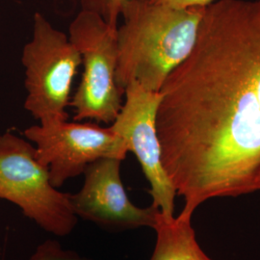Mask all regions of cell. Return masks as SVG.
Wrapping results in <instances>:
<instances>
[{
    "mask_svg": "<svg viewBox=\"0 0 260 260\" xmlns=\"http://www.w3.org/2000/svg\"><path fill=\"white\" fill-rule=\"evenodd\" d=\"M156 128L180 214L260 190V0L205 7L195 45L161 90Z\"/></svg>",
    "mask_w": 260,
    "mask_h": 260,
    "instance_id": "6da1fadb",
    "label": "cell"
},
{
    "mask_svg": "<svg viewBox=\"0 0 260 260\" xmlns=\"http://www.w3.org/2000/svg\"><path fill=\"white\" fill-rule=\"evenodd\" d=\"M205 8L177 9L131 0L117 27V83L160 92L168 76L195 45Z\"/></svg>",
    "mask_w": 260,
    "mask_h": 260,
    "instance_id": "7a4b0ae2",
    "label": "cell"
},
{
    "mask_svg": "<svg viewBox=\"0 0 260 260\" xmlns=\"http://www.w3.org/2000/svg\"><path fill=\"white\" fill-rule=\"evenodd\" d=\"M24 108L40 123L68 121L73 83L81 57L68 35L37 12L32 38L22 49Z\"/></svg>",
    "mask_w": 260,
    "mask_h": 260,
    "instance_id": "3957f363",
    "label": "cell"
},
{
    "mask_svg": "<svg viewBox=\"0 0 260 260\" xmlns=\"http://www.w3.org/2000/svg\"><path fill=\"white\" fill-rule=\"evenodd\" d=\"M0 200L19 206L44 231L64 237L77 224L70 194L51 184L35 147L11 131L0 134Z\"/></svg>",
    "mask_w": 260,
    "mask_h": 260,
    "instance_id": "277c9868",
    "label": "cell"
},
{
    "mask_svg": "<svg viewBox=\"0 0 260 260\" xmlns=\"http://www.w3.org/2000/svg\"><path fill=\"white\" fill-rule=\"evenodd\" d=\"M69 38L77 48L83 75L70 105L75 121L112 123L122 106L117 83V29L89 11L80 10L69 27Z\"/></svg>",
    "mask_w": 260,
    "mask_h": 260,
    "instance_id": "5b68a950",
    "label": "cell"
},
{
    "mask_svg": "<svg viewBox=\"0 0 260 260\" xmlns=\"http://www.w3.org/2000/svg\"><path fill=\"white\" fill-rule=\"evenodd\" d=\"M24 136L34 144L38 160L47 168L55 188L83 175L86 168L99 159L122 161L128 152L124 141L111 126L93 122L40 123L24 130Z\"/></svg>",
    "mask_w": 260,
    "mask_h": 260,
    "instance_id": "8992f818",
    "label": "cell"
},
{
    "mask_svg": "<svg viewBox=\"0 0 260 260\" xmlns=\"http://www.w3.org/2000/svg\"><path fill=\"white\" fill-rule=\"evenodd\" d=\"M125 101L111 127L124 141L128 152L139 161L149 181L152 205L167 220L174 219L177 192L162 161L161 145L156 128L160 92H152L139 85H130L124 90Z\"/></svg>",
    "mask_w": 260,
    "mask_h": 260,
    "instance_id": "52a82bcc",
    "label": "cell"
},
{
    "mask_svg": "<svg viewBox=\"0 0 260 260\" xmlns=\"http://www.w3.org/2000/svg\"><path fill=\"white\" fill-rule=\"evenodd\" d=\"M121 164L117 158H102L86 168L82 188L70 194L74 212L113 233L143 226L154 229L159 209L152 205L139 207L132 204L121 180Z\"/></svg>",
    "mask_w": 260,
    "mask_h": 260,
    "instance_id": "ba28073f",
    "label": "cell"
},
{
    "mask_svg": "<svg viewBox=\"0 0 260 260\" xmlns=\"http://www.w3.org/2000/svg\"><path fill=\"white\" fill-rule=\"evenodd\" d=\"M153 230L156 242L149 260H212L197 241L192 217L178 214L167 220L159 213Z\"/></svg>",
    "mask_w": 260,
    "mask_h": 260,
    "instance_id": "9c48e42d",
    "label": "cell"
},
{
    "mask_svg": "<svg viewBox=\"0 0 260 260\" xmlns=\"http://www.w3.org/2000/svg\"><path fill=\"white\" fill-rule=\"evenodd\" d=\"M131 0H80L81 10L101 16L110 26L118 27L119 19Z\"/></svg>",
    "mask_w": 260,
    "mask_h": 260,
    "instance_id": "30bf717a",
    "label": "cell"
},
{
    "mask_svg": "<svg viewBox=\"0 0 260 260\" xmlns=\"http://www.w3.org/2000/svg\"><path fill=\"white\" fill-rule=\"evenodd\" d=\"M28 260H89L81 257L75 251H66L57 240L48 239L38 246Z\"/></svg>",
    "mask_w": 260,
    "mask_h": 260,
    "instance_id": "8fae6325",
    "label": "cell"
},
{
    "mask_svg": "<svg viewBox=\"0 0 260 260\" xmlns=\"http://www.w3.org/2000/svg\"><path fill=\"white\" fill-rule=\"evenodd\" d=\"M152 4L164 5L177 9H190V8H205L217 0H142Z\"/></svg>",
    "mask_w": 260,
    "mask_h": 260,
    "instance_id": "7c38bea8",
    "label": "cell"
}]
</instances>
